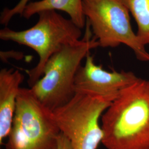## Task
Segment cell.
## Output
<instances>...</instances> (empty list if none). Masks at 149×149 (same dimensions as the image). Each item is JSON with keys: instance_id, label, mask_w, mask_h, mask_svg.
<instances>
[{"instance_id": "6da1fadb", "label": "cell", "mask_w": 149, "mask_h": 149, "mask_svg": "<svg viewBox=\"0 0 149 149\" xmlns=\"http://www.w3.org/2000/svg\"><path fill=\"white\" fill-rule=\"evenodd\" d=\"M107 149H149V80L120 92L101 117Z\"/></svg>"}, {"instance_id": "7a4b0ae2", "label": "cell", "mask_w": 149, "mask_h": 149, "mask_svg": "<svg viewBox=\"0 0 149 149\" xmlns=\"http://www.w3.org/2000/svg\"><path fill=\"white\" fill-rule=\"evenodd\" d=\"M86 25L82 39L65 45L54 54L44 67L42 77L31 88L38 100L52 112L74 96L75 76L82 60L92 49L100 47L87 22Z\"/></svg>"}, {"instance_id": "3957f363", "label": "cell", "mask_w": 149, "mask_h": 149, "mask_svg": "<svg viewBox=\"0 0 149 149\" xmlns=\"http://www.w3.org/2000/svg\"><path fill=\"white\" fill-rule=\"evenodd\" d=\"M38 15L37 23L28 29L15 31L6 27L0 31L1 40L27 46L38 55L37 65L27 71L30 88L42 77L44 67L54 54L65 45L79 41L82 36L80 28L56 11H42Z\"/></svg>"}, {"instance_id": "277c9868", "label": "cell", "mask_w": 149, "mask_h": 149, "mask_svg": "<svg viewBox=\"0 0 149 149\" xmlns=\"http://www.w3.org/2000/svg\"><path fill=\"white\" fill-rule=\"evenodd\" d=\"M60 133L53 112L31 88H21L5 149H59Z\"/></svg>"}, {"instance_id": "5b68a950", "label": "cell", "mask_w": 149, "mask_h": 149, "mask_svg": "<svg viewBox=\"0 0 149 149\" xmlns=\"http://www.w3.org/2000/svg\"><path fill=\"white\" fill-rule=\"evenodd\" d=\"M113 101L102 96L76 92L70 101L53 111L55 122L72 149H97L103 138L99 120Z\"/></svg>"}, {"instance_id": "8992f818", "label": "cell", "mask_w": 149, "mask_h": 149, "mask_svg": "<svg viewBox=\"0 0 149 149\" xmlns=\"http://www.w3.org/2000/svg\"><path fill=\"white\" fill-rule=\"evenodd\" d=\"M82 10L100 47L123 44L132 49L139 60L149 62V53L132 28L129 11L119 0H82Z\"/></svg>"}, {"instance_id": "52a82bcc", "label": "cell", "mask_w": 149, "mask_h": 149, "mask_svg": "<svg viewBox=\"0 0 149 149\" xmlns=\"http://www.w3.org/2000/svg\"><path fill=\"white\" fill-rule=\"evenodd\" d=\"M132 71L122 70L111 72L95 64L93 57L88 54L85 64L81 65L75 76L76 92L102 96L114 101L121 91L138 80Z\"/></svg>"}, {"instance_id": "ba28073f", "label": "cell", "mask_w": 149, "mask_h": 149, "mask_svg": "<svg viewBox=\"0 0 149 149\" xmlns=\"http://www.w3.org/2000/svg\"><path fill=\"white\" fill-rule=\"evenodd\" d=\"M24 75L13 69L0 71V144L10 132L16 110L17 100L24 81Z\"/></svg>"}, {"instance_id": "9c48e42d", "label": "cell", "mask_w": 149, "mask_h": 149, "mask_svg": "<svg viewBox=\"0 0 149 149\" xmlns=\"http://www.w3.org/2000/svg\"><path fill=\"white\" fill-rule=\"evenodd\" d=\"M48 10L65 12L77 27L82 29L85 26L86 19L82 10V0H40L29 2L22 16L29 19L36 14Z\"/></svg>"}, {"instance_id": "30bf717a", "label": "cell", "mask_w": 149, "mask_h": 149, "mask_svg": "<svg viewBox=\"0 0 149 149\" xmlns=\"http://www.w3.org/2000/svg\"><path fill=\"white\" fill-rule=\"evenodd\" d=\"M131 12L137 23V36L144 45L149 44V0H119Z\"/></svg>"}, {"instance_id": "8fae6325", "label": "cell", "mask_w": 149, "mask_h": 149, "mask_svg": "<svg viewBox=\"0 0 149 149\" xmlns=\"http://www.w3.org/2000/svg\"><path fill=\"white\" fill-rule=\"evenodd\" d=\"M30 0H20L19 2L12 8H5L1 12L0 23L1 24L7 26L12 17L17 15H22L25 7L29 3Z\"/></svg>"}, {"instance_id": "7c38bea8", "label": "cell", "mask_w": 149, "mask_h": 149, "mask_svg": "<svg viewBox=\"0 0 149 149\" xmlns=\"http://www.w3.org/2000/svg\"><path fill=\"white\" fill-rule=\"evenodd\" d=\"M59 149H72L69 139L61 133L59 135Z\"/></svg>"}]
</instances>
